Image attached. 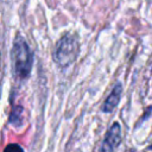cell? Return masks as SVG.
<instances>
[{
	"mask_svg": "<svg viewBox=\"0 0 152 152\" xmlns=\"http://www.w3.org/2000/svg\"><path fill=\"white\" fill-rule=\"evenodd\" d=\"M13 74L19 80H26L30 77L33 66V51L27 44L26 39L18 34L13 40V46L11 50Z\"/></svg>",
	"mask_w": 152,
	"mask_h": 152,
	"instance_id": "1",
	"label": "cell"
},
{
	"mask_svg": "<svg viewBox=\"0 0 152 152\" xmlns=\"http://www.w3.org/2000/svg\"><path fill=\"white\" fill-rule=\"evenodd\" d=\"M80 52L81 46L78 37L71 32H66L56 43L52 51V59L59 68L65 69L77 59Z\"/></svg>",
	"mask_w": 152,
	"mask_h": 152,
	"instance_id": "2",
	"label": "cell"
},
{
	"mask_svg": "<svg viewBox=\"0 0 152 152\" xmlns=\"http://www.w3.org/2000/svg\"><path fill=\"white\" fill-rule=\"evenodd\" d=\"M121 142V126L119 122H113L108 128L100 151H115Z\"/></svg>",
	"mask_w": 152,
	"mask_h": 152,
	"instance_id": "3",
	"label": "cell"
},
{
	"mask_svg": "<svg viewBox=\"0 0 152 152\" xmlns=\"http://www.w3.org/2000/svg\"><path fill=\"white\" fill-rule=\"evenodd\" d=\"M121 95H122V84L120 82H118L113 89L110 90L109 95L107 96V99L104 100L102 107H101V112L103 113H110L113 112L116 106L119 104V101L121 99Z\"/></svg>",
	"mask_w": 152,
	"mask_h": 152,
	"instance_id": "4",
	"label": "cell"
},
{
	"mask_svg": "<svg viewBox=\"0 0 152 152\" xmlns=\"http://www.w3.org/2000/svg\"><path fill=\"white\" fill-rule=\"evenodd\" d=\"M8 122L15 127H20L23 125V122H24V108L21 106L13 107V109L10 114Z\"/></svg>",
	"mask_w": 152,
	"mask_h": 152,
	"instance_id": "5",
	"label": "cell"
},
{
	"mask_svg": "<svg viewBox=\"0 0 152 152\" xmlns=\"http://www.w3.org/2000/svg\"><path fill=\"white\" fill-rule=\"evenodd\" d=\"M151 113H152V106H151V107H148V109H147V110H146V112L144 113V115L141 116V119H140V120H139V122H137V124H141V122H142L144 120H146L147 118H150Z\"/></svg>",
	"mask_w": 152,
	"mask_h": 152,
	"instance_id": "6",
	"label": "cell"
},
{
	"mask_svg": "<svg viewBox=\"0 0 152 152\" xmlns=\"http://www.w3.org/2000/svg\"><path fill=\"white\" fill-rule=\"evenodd\" d=\"M11 150H19V151H23V147L17 145V144H11V145H7L5 147V151H11Z\"/></svg>",
	"mask_w": 152,
	"mask_h": 152,
	"instance_id": "7",
	"label": "cell"
},
{
	"mask_svg": "<svg viewBox=\"0 0 152 152\" xmlns=\"http://www.w3.org/2000/svg\"><path fill=\"white\" fill-rule=\"evenodd\" d=\"M147 150H151V151H152V145H150V146L147 147Z\"/></svg>",
	"mask_w": 152,
	"mask_h": 152,
	"instance_id": "8",
	"label": "cell"
}]
</instances>
